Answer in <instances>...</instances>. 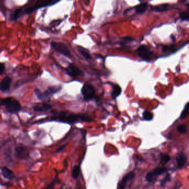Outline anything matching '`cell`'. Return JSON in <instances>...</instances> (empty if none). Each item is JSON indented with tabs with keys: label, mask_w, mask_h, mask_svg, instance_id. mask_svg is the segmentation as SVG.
<instances>
[{
	"label": "cell",
	"mask_w": 189,
	"mask_h": 189,
	"mask_svg": "<svg viewBox=\"0 0 189 189\" xmlns=\"http://www.w3.org/2000/svg\"><path fill=\"white\" fill-rule=\"evenodd\" d=\"M53 119L68 124H74L79 122H89L92 121V118L85 114H76L64 112L60 113L57 117L53 118Z\"/></svg>",
	"instance_id": "6da1fadb"
},
{
	"label": "cell",
	"mask_w": 189,
	"mask_h": 189,
	"mask_svg": "<svg viewBox=\"0 0 189 189\" xmlns=\"http://www.w3.org/2000/svg\"><path fill=\"white\" fill-rule=\"evenodd\" d=\"M0 106H5L7 111L10 113L18 112L21 109V104L13 97L0 98Z\"/></svg>",
	"instance_id": "7a4b0ae2"
},
{
	"label": "cell",
	"mask_w": 189,
	"mask_h": 189,
	"mask_svg": "<svg viewBox=\"0 0 189 189\" xmlns=\"http://www.w3.org/2000/svg\"><path fill=\"white\" fill-rule=\"evenodd\" d=\"M59 2V1H54V0L38 1L36 2V4L34 6H30L28 7H27L26 9H23V8H21L22 10V14L23 13H25L26 14H31L38 9L47 7V6L54 5V4L58 3Z\"/></svg>",
	"instance_id": "3957f363"
},
{
	"label": "cell",
	"mask_w": 189,
	"mask_h": 189,
	"mask_svg": "<svg viewBox=\"0 0 189 189\" xmlns=\"http://www.w3.org/2000/svg\"><path fill=\"white\" fill-rule=\"evenodd\" d=\"M62 87L60 86H53L50 87L47 90L42 92L38 88L35 89V93L38 98V99L43 100L45 99L48 98L52 95L54 94L61 90Z\"/></svg>",
	"instance_id": "277c9868"
},
{
	"label": "cell",
	"mask_w": 189,
	"mask_h": 189,
	"mask_svg": "<svg viewBox=\"0 0 189 189\" xmlns=\"http://www.w3.org/2000/svg\"><path fill=\"white\" fill-rule=\"evenodd\" d=\"M50 45L56 52H58L60 54H63V56L69 58H71V51L64 43L53 41L50 43Z\"/></svg>",
	"instance_id": "5b68a950"
},
{
	"label": "cell",
	"mask_w": 189,
	"mask_h": 189,
	"mask_svg": "<svg viewBox=\"0 0 189 189\" xmlns=\"http://www.w3.org/2000/svg\"><path fill=\"white\" fill-rule=\"evenodd\" d=\"M167 170V167H158L152 171L149 172L145 176V179L148 182H153L156 180L159 176L165 173Z\"/></svg>",
	"instance_id": "8992f818"
},
{
	"label": "cell",
	"mask_w": 189,
	"mask_h": 189,
	"mask_svg": "<svg viewBox=\"0 0 189 189\" xmlns=\"http://www.w3.org/2000/svg\"><path fill=\"white\" fill-rule=\"evenodd\" d=\"M81 93L86 100H90L93 99L95 97V91L94 88L91 84H85L82 88Z\"/></svg>",
	"instance_id": "52a82bcc"
},
{
	"label": "cell",
	"mask_w": 189,
	"mask_h": 189,
	"mask_svg": "<svg viewBox=\"0 0 189 189\" xmlns=\"http://www.w3.org/2000/svg\"><path fill=\"white\" fill-rule=\"evenodd\" d=\"M137 52L140 58L148 62L151 60V57L153 54V52L149 50L146 45H144L139 47L137 49Z\"/></svg>",
	"instance_id": "ba28073f"
},
{
	"label": "cell",
	"mask_w": 189,
	"mask_h": 189,
	"mask_svg": "<svg viewBox=\"0 0 189 189\" xmlns=\"http://www.w3.org/2000/svg\"><path fill=\"white\" fill-rule=\"evenodd\" d=\"M65 71L68 75L72 77H76L78 76H83L84 72L81 70L79 68L77 67L75 65L72 63H69L68 66L64 69Z\"/></svg>",
	"instance_id": "9c48e42d"
},
{
	"label": "cell",
	"mask_w": 189,
	"mask_h": 189,
	"mask_svg": "<svg viewBox=\"0 0 189 189\" xmlns=\"http://www.w3.org/2000/svg\"><path fill=\"white\" fill-rule=\"evenodd\" d=\"M14 154L17 158L26 159L28 158L30 153L28 149L23 146H18L15 148Z\"/></svg>",
	"instance_id": "30bf717a"
},
{
	"label": "cell",
	"mask_w": 189,
	"mask_h": 189,
	"mask_svg": "<svg viewBox=\"0 0 189 189\" xmlns=\"http://www.w3.org/2000/svg\"><path fill=\"white\" fill-rule=\"evenodd\" d=\"M135 173L134 172H130L126 174L119 183L118 185V189H124L127 184L131 182L135 177Z\"/></svg>",
	"instance_id": "8fae6325"
},
{
	"label": "cell",
	"mask_w": 189,
	"mask_h": 189,
	"mask_svg": "<svg viewBox=\"0 0 189 189\" xmlns=\"http://www.w3.org/2000/svg\"><path fill=\"white\" fill-rule=\"evenodd\" d=\"M176 160L177 162V168L182 169L186 164L188 159V156L186 154L181 152L178 154Z\"/></svg>",
	"instance_id": "7c38bea8"
},
{
	"label": "cell",
	"mask_w": 189,
	"mask_h": 189,
	"mask_svg": "<svg viewBox=\"0 0 189 189\" xmlns=\"http://www.w3.org/2000/svg\"><path fill=\"white\" fill-rule=\"evenodd\" d=\"M12 83L11 78L9 76L6 77L0 82V90L3 92H6L9 90Z\"/></svg>",
	"instance_id": "4fadbf2b"
},
{
	"label": "cell",
	"mask_w": 189,
	"mask_h": 189,
	"mask_svg": "<svg viewBox=\"0 0 189 189\" xmlns=\"http://www.w3.org/2000/svg\"><path fill=\"white\" fill-rule=\"evenodd\" d=\"M1 172L3 176L7 179L12 180L14 177V172L7 167H3L1 169Z\"/></svg>",
	"instance_id": "5bb4252c"
},
{
	"label": "cell",
	"mask_w": 189,
	"mask_h": 189,
	"mask_svg": "<svg viewBox=\"0 0 189 189\" xmlns=\"http://www.w3.org/2000/svg\"><path fill=\"white\" fill-rule=\"evenodd\" d=\"M52 109V106L49 104L42 103L36 105L34 108L33 110L37 112H44L47 110H49Z\"/></svg>",
	"instance_id": "9a60e30c"
},
{
	"label": "cell",
	"mask_w": 189,
	"mask_h": 189,
	"mask_svg": "<svg viewBox=\"0 0 189 189\" xmlns=\"http://www.w3.org/2000/svg\"><path fill=\"white\" fill-rule=\"evenodd\" d=\"M170 7V5L169 4H162V5L155 6L151 7V9L155 12H162L167 11Z\"/></svg>",
	"instance_id": "2e32d148"
},
{
	"label": "cell",
	"mask_w": 189,
	"mask_h": 189,
	"mask_svg": "<svg viewBox=\"0 0 189 189\" xmlns=\"http://www.w3.org/2000/svg\"><path fill=\"white\" fill-rule=\"evenodd\" d=\"M113 89L112 91V97L113 99H116L122 93V89L117 84H113Z\"/></svg>",
	"instance_id": "e0dca14e"
},
{
	"label": "cell",
	"mask_w": 189,
	"mask_h": 189,
	"mask_svg": "<svg viewBox=\"0 0 189 189\" xmlns=\"http://www.w3.org/2000/svg\"><path fill=\"white\" fill-rule=\"evenodd\" d=\"M77 49H78V51L79 52V53L81 54L82 56L86 59L89 60V59H91V56L89 54L88 50H87L81 46H78Z\"/></svg>",
	"instance_id": "ac0fdd59"
},
{
	"label": "cell",
	"mask_w": 189,
	"mask_h": 189,
	"mask_svg": "<svg viewBox=\"0 0 189 189\" xmlns=\"http://www.w3.org/2000/svg\"><path fill=\"white\" fill-rule=\"evenodd\" d=\"M148 7V5L146 3H141L135 7L136 12L137 14H141L145 12Z\"/></svg>",
	"instance_id": "d6986e66"
},
{
	"label": "cell",
	"mask_w": 189,
	"mask_h": 189,
	"mask_svg": "<svg viewBox=\"0 0 189 189\" xmlns=\"http://www.w3.org/2000/svg\"><path fill=\"white\" fill-rule=\"evenodd\" d=\"M171 160L170 157L167 155V154H164L162 155L160 159V165H162L161 167H164V165H165L167 164L169 162H170Z\"/></svg>",
	"instance_id": "ffe728a7"
},
{
	"label": "cell",
	"mask_w": 189,
	"mask_h": 189,
	"mask_svg": "<svg viewBox=\"0 0 189 189\" xmlns=\"http://www.w3.org/2000/svg\"><path fill=\"white\" fill-rule=\"evenodd\" d=\"M81 172V167L79 165H75L72 171V177L74 179H77Z\"/></svg>",
	"instance_id": "44dd1931"
},
{
	"label": "cell",
	"mask_w": 189,
	"mask_h": 189,
	"mask_svg": "<svg viewBox=\"0 0 189 189\" xmlns=\"http://www.w3.org/2000/svg\"><path fill=\"white\" fill-rule=\"evenodd\" d=\"M188 104H189L188 102L186 104V105L185 106L184 109V110H183V112H181V114L180 117V119H184L188 115V114H189Z\"/></svg>",
	"instance_id": "7402d4cb"
},
{
	"label": "cell",
	"mask_w": 189,
	"mask_h": 189,
	"mask_svg": "<svg viewBox=\"0 0 189 189\" xmlns=\"http://www.w3.org/2000/svg\"><path fill=\"white\" fill-rule=\"evenodd\" d=\"M143 118L146 121L151 120L153 118V114L152 113L149 111H144L143 113Z\"/></svg>",
	"instance_id": "603a6c76"
},
{
	"label": "cell",
	"mask_w": 189,
	"mask_h": 189,
	"mask_svg": "<svg viewBox=\"0 0 189 189\" xmlns=\"http://www.w3.org/2000/svg\"><path fill=\"white\" fill-rule=\"evenodd\" d=\"M189 9L188 8L186 11H184L181 12L180 14V18L183 21H188L189 19Z\"/></svg>",
	"instance_id": "cb8c5ba5"
},
{
	"label": "cell",
	"mask_w": 189,
	"mask_h": 189,
	"mask_svg": "<svg viewBox=\"0 0 189 189\" xmlns=\"http://www.w3.org/2000/svg\"><path fill=\"white\" fill-rule=\"evenodd\" d=\"M171 180V176L170 174H167L166 175V176L162 179V181H161V182H160V186L162 187V188H164V186H165V185H166V184H167V183H169V182H170Z\"/></svg>",
	"instance_id": "d4e9b609"
},
{
	"label": "cell",
	"mask_w": 189,
	"mask_h": 189,
	"mask_svg": "<svg viewBox=\"0 0 189 189\" xmlns=\"http://www.w3.org/2000/svg\"><path fill=\"white\" fill-rule=\"evenodd\" d=\"M177 131L180 134H185L187 131V127L186 126V125L181 124L177 126Z\"/></svg>",
	"instance_id": "484cf974"
},
{
	"label": "cell",
	"mask_w": 189,
	"mask_h": 189,
	"mask_svg": "<svg viewBox=\"0 0 189 189\" xmlns=\"http://www.w3.org/2000/svg\"><path fill=\"white\" fill-rule=\"evenodd\" d=\"M133 41H134V39L132 37H129V36H126L123 38V41L125 42L124 43H126V42H129Z\"/></svg>",
	"instance_id": "4316f807"
},
{
	"label": "cell",
	"mask_w": 189,
	"mask_h": 189,
	"mask_svg": "<svg viewBox=\"0 0 189 189\" xmlns=\"http://www.w3.org/2000/svg\"><path fill=\"white\" fill-rule=\"evenodd\" d=\"M5 69V64L3 63H1L0 62V76L2 75Z\"/></svg>",
	"instance_id": "83f0119b"
},
{
	"label": "cell",
	"mask_w": 189,
	"mask_h": 189,
	"mask_svg": "<svg viewBox=\"0 0 189 189\" xmlns=\"http://www.w3.org/2000/svg\"><path fill=\"white\" fill-rule=\"evenodd\" d=\"M181 186V183L179 181H177L175 183V184L172 189H180Z\"/></svg>",
	"instance_id": "f1b7e54d"
},
{
	"label": "cell",
	"mask_w": 189,
	"mask_h": 189,
	"mask_svg": "<svg viewBox=\"0 0 189 189\" xmlns=\"http://www.w3.org/2000/svg\"><path fill=\"white\" fill-rule=\"evenodd\" d=\"M66 144H64V145H63L62 146H61V147H59L57 149V150H56V153H61L62 150H63L64 148L66 147Z\"/></svg>",
	"instance_id": "f546056e"
},
{
	"label": "cell",
	"mask_w": 189,
	"mask_h": 189,
	"mask_svg": "<svg viewBox=\"0 0 189 189\" xmlns=\"http://www.w3.org/2000/svg\"><path fill=\"white\" fill-rule=\"evenodd\" d=\"M54 185H55V182L53 181L52 183H50L45 189H54Z\"/></svg>",
	"instance_id": "4dcf8cb0"
}]
</instances>
